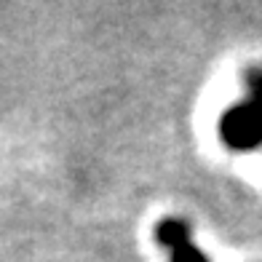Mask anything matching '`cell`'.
<instances>
[{
	"instance_id": "6da1fadb",
	"label": "cell",
	"mask_w": 262,
	"mask_h": 262,
	"mask_svg": "<svg viewBox=\"0 0 262 262\" xmlns=\"http://www.w3.org/2000/svg\"><path fill=\"white\" fill-rule=\"evenodd\" d=\"M220 137L230 150H254L262 145V113L249 99L235 102L220 118Z\"/></svg>"
},
{
	"instance_id": "7a4b0ae2",
	"label": "cell",
	"mask_w": 262,
	"mask_h": 262,
	"mask_svg": "<svg viewBox=\"0 0 262 262\" xmlns=\"http://www.w3.org/2000/svg\"><path fill=\"white\" fill-rule=\"evenodd\" d=\"M156 241L169 249L171 262H209L204 252L193 244L190 225L180 217H166L156 225Z\"/></svg>"
},
{
	"instance_id": "3957f363",
	"label": "cell",
	"mask_w": 262,
	"mask_h": 262,
	"mask_svg": "<svg viewBox=\"0 0 262 262\" xmlns=\"http://www.w3.org/2000/svg\"><path fill=\"white\" fill-rule=\"evenodd\" d=\"M246 89H249V97H246V99L262 113V70H254V73L249 75Z\"/></svg>"
}]
</instances>
